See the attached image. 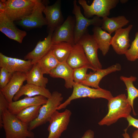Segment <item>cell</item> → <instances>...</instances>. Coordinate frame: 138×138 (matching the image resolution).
<instances>
[{
  "label": "cell",
  "mask_w": 138,
  "mask_h": 138,
  "mask_svg": "<svg viewBox=\"0 0 138 138\" xmlns=\"http://www.w3.org/2000/svg\"><path fill=\"white\" fill-rule=\"evenodd\" d=\"M108 101V112L98 123L99 125L109 126L119 119L126 118L130 115L132 109L125 94L119 95Z\"/></svg>",
  "instance_id": "obj_1"
},
{
  "label": "cell",
  "mask_w": 138,
  "mask_h": 138,
  "mask_svg": "<svg viewBox=\"0 0 138 138\" xmlns=\"http://www.w3.org/2000/svg\"><path fill=\"white\" fill-rule=\"evenodd\" d=\"M2 120L5 138L34 137V134L29 130L28 124L22 122L8 110L3 114Z\"/></svg>",
  "instance_id": "obj_2"
},
{
  "label": "cell",
  "mask_w": 138,
  "mask_h": 138,
  "mask_svg": "<svg viewBox=\"0 0 138 138\" xmlns=\"http://www.w3.org/2000/svg\"><path fill=\"white\" fill-rule=\"evenodd\" d=\"M72 93L68 98L57 108V110L65 109L73 100L88 97L93 99H105L108 100L113 97L111 92L99 88H92L80 84L75 83L73 87Z\"/></svg>",
  "instance_id": "obj_3"
},
{
  "label": "cell",
  "mask_w": 138,
  "mask_h": 138,
  "mask_svg": "<svg viewBox=\"0 0 138 138\" xmlns=\"http://www.w3.org/2000/svg\"><path fill=\"white\" fill-rule=\"evenodd\" d=\"M63 99L61 93L57 91L53 92L51 97L47 98L46 103L41 106L37 118L29 124V130L31 131L49 122Z\"/></svg>",
  "instance_id": "obj_4"
},
{
  "label": "cell",
  "mask_w": 138,
  "mask_h": 138,
  "mask_svg": "<svg viewBox=\"0 0 138 138\" xmlns=\"http://www.w3.org/2000/svg\"><path fill=\"white\" fill-rule=\"evenodd\" d=\"M36 0H7L4 13L14 21H20L30 14Z\"/></svg>",
  "instance_id": "obj_5"
},
{
  "label": "cell",
  "mask_w": 138,
  "mask_h": 138,
  "mask_svg": "<svg viewBox=\"0 0 138 138\" xmlns=\"http://www.w3.org/2000/svg\"><path fill=\"white\" fill-rule=\"evenodd\" d=\"M73 14L75 16V23L74 30L75 44L78 42L81 38L88 31V27L92 25L101 27L102 19L97 16L89 19L84 16L82 13L80 6L77 4V1H73Z\"/></svg>",
  "instance_id": "obj_6"
},
{
  "label": "cell",
  "mask_w": 138,
  "mask_h": 138,
  "mask_svg": "<svg viewBox=\"0 0 138 138\" xmlns=\"http://www.w3.org/2000/svg\"><path fill=\"white\" fill-rule=\"evenodd\" d=\"M119 2L118 0H94L89 5L85 0L78 1L84 10L85 17L88 19L94 16L102 18L108 17L110 10L115 7Z\"/></svg>",
  "instance_id": "obj_7"
},
{
  "label": "cell",
  "mask_w": 138,
  "mask_h": 138,
  "mask_svg": "<svg viewBox=\"0 0 138 138\" xmlns=\"http://www.w3.org/2000/svg\"><path fill=\"white\" fill-rule=\"evenodd\" d=\"M46 1L36 0L35 3L31 13L20 21H16L18 25L24 28L31 29L40 28L47 25V22L43 14Z\"/></svg>",
  "instance_id": "obj_8"
},
{
  "label": "cell",
  "mask_w": 138,
  "mask_h": 138,
  "mask_svg": "<svg viewBox=\"0 0 138 138\" xmlns=\"http://www.w3.org/2000/svg\"><path fill=\"white\" fill-rule=\"evenodd\" d=\"M71 114V111L68 109L62 112L56 111L49 121L47 138H60L62 133L67 129Z\"/></svg>",
  "instance_id": "obj_9"
},
{
  "label": "cell",
  "mask_w": 138,
  "mask_h": 138,
  "mask_svg": "<svg viewBox=\"0 0 138 138\" xmlns=\"http://www.w3.org/2000/svg\"><path fill=\"white\" fill-rule=\"evenodd\" d=\"M78 43L82 47L89 63L96 71L102 69V65L98 59V44L93 35L88 32L81 38Z\"/></svg>",
  "instance_id": "obj_10"
},
{
  "label": "cell",
  "mask_w": 138,
  "mask_h": 138,
  "mask_svg": "<svg viewBox=\"0 0 138 138\" xmlns=\"http://www.w3.org/2000/svg\"><path fill=\"white\" fill-rule=\"evenodd\" d=\"M75 20L71 16H68L63 22L53 32L52 37L53 44L64 42L72 45L74 42V30Z\"/></svg>",
  "instance_id": "obj_11"
},
{
  "label": "cell",
  "mask_w": 138,
  "mask_h": 138,
  "mask_svg": "<svg viewBox=\"0 0 138 138\" xmlns=\"http://www.w3.org/2000/svg\"><path fill=\"white\" fill-rule=\"evenodd\" d=\"M43 13L47 22L48 33H53L55 30L64 22L61 11V1H57L53 4L47 5Z\"/></svg>",
  "instance_id": "obj_12"
},
{
  "label": "cell",
  "mask_w": 138,
  "mask_h": 138,
  "mask_svg": "<svg viewBox=\"0 0 138 138\" xmlns=\"http://www.w3.org/2000/svg\"><path fill=\"white\" fill-rule=\"evenodd\" d=\"M33 65L31 60L9 57L0 53V67L5 68L12 74L16 72L26 73Z\"/></svg>",
  "instance_id": "obj_13"
},
{
  "label": "cell",
  "mask_w": 138,
  "mask_h": 138,
  "mask_svg": "<svg viewBox=\"0 0 138 138\" xmlns=\"http://www.w3.org/2000/svg\"><path fill=\"white\" fill-rule=\"evenodd\" d=\"M14 22L4 13L0 12V31L9 38L21 43L27 32L18 28Z\"/></svg>",
  "instance_id": "obj_14"
},
{
  "label": "cell",
  "mask_w": 138,
  "mask_h": 138,
  "mask_svg": "<svg viewBox=\"0 0 138 138\" xmlns=\"http://www.w3.org/2000/svg\"><path fill=\"white\" fill-rule=\"evenodd\" d=\"M133 26L130 25L126 28L118 30L112 37L111 45L117 54H125L130 47L129 33Z\"/></svg>",
  "instance_id": "obj_15"
},
{
  "label": "cell",
  "mask_w": 138,
  "mask_h": 138,
  "mask_svg": "<svg viewBox=\"0 0 138 138\" xmlns=\"http://www.w3.org/2000/svg\"><path fill=\"white\" fill-rule=\"evenodd\" d=\"M26 79V73L15 72L13 74L10 80L7 85L0 89V91L8 102L10 103L13 101L14 97L23 85Z\"/></svg>",
  "instance_id": "obj_16"
},
{
  "label": "cell",
  "mask_w": 138,
  "mask_h": 138,
  "mask_svg": "<svg viewBox=\"0 0 138 138\" xmlns=\"http://www.w3.org/2000/svg\"><path fill=\"white\" fill-rule=\"evenodd\" d=\"M52 34L48 33L43 40L38 41L34 49L25 56V60H31L33 65L46 55L51 50L53 44L52 40Z\"/></svg>",
  "instance_id": "obj_17"
},
{
  "label": "cell",
  "mask_w": 138,
  "mask_h": 138,
  "mask_svg": "<svg viewBox=\"0 0 138 138\" xmlns=\"http://www.w3.org/2000/svg\"><path fill=\"white\" fill-rule=\"evenodd\" d=\"M66 62L73 69L86 66L94 72L96 71L89 63L82 47L78 43L73 45Z\"/></svg>",
  "instance_id": "obj_18"
},
{
  "label": "cell",
  "mask_w": 138,
  "mask_h": 138,
  "mask_svg": "<svg viewBox=\"0 0 138 138\" xmlns=\"http://www.w3.org/2000/svg\"><path fill=\"white\" fill-rule=\"evenodd\" d=\"M121 70V65L118 63L112 65L108 68L96 70L94 72L88 74L85 79L80 84L85 86L91 87L95 88L100 87L99 83L105 76L112 73L119 71Z\"/></svg>",
  "instance_id": "obj_19"
},
{
  "label": "cell",
  "mask_w": 138,
  "mask_h": 138,
  "mask_svg": "<svg viewBox=\"0 0 138 138\" xmlns=\"http://www.w3.org/2000/svg\"><path fill=\"white\" fill-rule=\"evenodd\" d=\"M47 98L44 96L38 95L33 97L26 96L24 98L9 103L8 111L16 115L23 109L34 105H42L45 103Z\"/></svg>",
  "instance_id": "obj_20"
},
{
  "label": "cell",
  "mask_w": 138,
  "mask_h": 138,
  "mask_svg": "<svg viewBox=\"0 0 138 138\" xmlns=\"http://www.w3.org/2000/svg\"><path fill=\"white\" fill-rule=\"evenodd\" d=\"M73 70L66 62L60 63L50 71L49 74L53 78H63L65 80V87L67 89L72 88L75 83L73 77Z\"/></svg>",
  "instance_id": "obj_21"
},
{
  "label": "cell",
  "mask_w": 138,
  "mask_h": 138,
  "mask_svg": "<svg viewBox=\"0 0 138 138\" xmlns=\"http://www.w3.org/2000/svg\"><path fill=\"white\" fill-rule=\"evenodd\" d=\"M51 94L49 90L46 88L27 83L21 87L14 97L13 100L17 101L23 95L28 97L42 95L48 98L51 97Z\"/></svg>",
  "instance_id": "obj_22"
},
{
  "label": "cell",
  "mask_w": 138,
  "mask_h": 138,
  "mask_svg": "<svg viewBox=\"0 0 138 138\" xmlns=\"http://www.w3.org/2000/svg\"><path fill=\"white\" fill-rule=\"evenodd\" d=\"M93 35L99 49L103 56L108 52L112 37L110 34L103 30L100 27L94 26Z\"/></svg>",
  "instance_id": "obj_23"
},
{
  "label": "cell",
  "mask_w": 138,
  "mask_h": 138,
  "mask_svg": "<svg viewBox=\"0 0 138 138\" xmlns=\"http://www.w3.org/2000/svg\"><path fill=\"white\" fill-rule=\"evenodd\" d=\"M129 21L123 16L109 18L108 17L102 19L101 28L110 34L127 25Z\"/></svg>",
  "instance_id": "obj_24"
},
{
  "label": "cell",
  "mask_w": 138,
  "mask_h": 138,
  "mask_svg": "<svg viewBox=\"0 0 138 138\" xmlns=\"http://www.w3.org/2000/svg\"><path fill=\"white\" fill-rule=\"evenodd\" d=\"M26 74L27 83L46 88L48 79L44 76V74L37 63L33 65Z\"/></svg>",
  "instance_id": "obj_25"
},
{
  "label": "cell",
  "mask_w": 138,
  "mask_h": 138,
  "mask_svg": "<svg viewBox=\"0 0 138 138\" xmlns=\"http://www.w3.org/2000/svg\"><path fill=\"white\" fill-rule=\"evenodd\" d=\"M73 45L62 42L53 44L51 51L60 63L66 62Z\"/></svg>",
  "instance_id": "obj_26"
},
{
  "label": "cell",
  "mask_w": 138,
  "mask_h": 138,
  "mask_svg": "<svg viewBox=\"0 0 138 138\" xmlns=\"http://www.w3.org/2000/svg\"><path fill=\"white\" fill-rule=\"evenodd\" d=\"M120 78L125 85L128 93V101L131 107L133 115L136 116V114L134 109L133 103L134 99L138 97V89L134 86L133 82L136 80L137 78L132 76L127 77L121 76Z\"/></svg>",
  "instance_id": "obj_27"
},
{
  "label": "cell",
  "mask_w": 138,
  "mask_h": 138,
  "mask_svg": "<svg viewBox=\"0 0 138 138\" xmlns=\"http://www.w3.org/2000/svg\"><path fill=\"white\" fill-rule=\"evenodd\" d=\"M59 63L51 50L37 63L44 74H49Z\"/></svg>",
  "instance_id": "obj_28"
},
{
  "label": "cell",
  "mask_w": 138,
  "mask_h": 138,
  "mask_svg": "<svg viewBox=\"0 0 138 138\" xmlns=\"http://www.w3.org/2000/svg\"><path fill=\"white\" fill-rule=\"evenodd\" d=\"M41 105H34L27 107L16 115L23 122L29 124L38 117Z\"/></svg>",
  "instance_id": "obj_29"
},
{
  "label": "cell",
  "mask_w": 138,
  "mask_h": 138,
  "mask_svg": "<svg viewBox=\"0 0 138 138\" xmlns=\"http://www.w3.org/2000/svg\"><path fill=\"white\" fill-rule=\"evenodd\" d=\"M138 53V31L135 35V38L132 42L130 48L128 50L125 55L128 60L134 61L137 59Z\"/></svg>",
  "instance_id": "obj_30"
},
{
  "label": "cell",
  "mask_w": 138,
  "mask_h": 138,
  "mask_svg": "<svg viewBox=\"0 0 138 138\" xmlns=\"http://www.w3.org/2000/svg\"><path fill=\"white\" fill-rule=\"evenodd\" d=\"M89 68L87 66H83L73 69V77L75 83L80 84L87 77V72Z\"/></svg>",
  "instance_id": "obj_31"
},
{
  "label": "cell",
  "mask_w": 138,
  "mask_h": 138,
  "mask_svg": "<svg viewBox=\"0 0 138 138\" xmlns=\"http://www.w3.org/2000/svg\"><path fill=\"white\" fill-rule=\"evenodd\" d=\"M13 74L8 71L3 67L0 69V88L4 87L10 80Z\"/></svg>",
  "instance_id": "obj_32"
},
{
  "label": "cell",
  "mask_w": 138,
  "mask_h": 138,
  "mask_svg": "<svg viewBox=\"0 0 138 138\" xmlns=\"http://www.w3.org/2000/svg\"><path fill=\"white\" fill-rule=\"evenodd\" d=\"M9 103L6 99L4 96L0 91V128L3 127L2 117L3 114L8 110Z\"/></svg>",
  "instance_id": "obj_33"
},
{
  "label": "cell",
  "mask_w": 138,
  "mask_h": 138,
  "mask_svg": "<svg viewBox=\"0 0 138 138\" xmlns=\"http://www.w3.org/2000/svg\"><path fill=\"white\" fill-rule=\"evenodd\" d=\"M126 119L128 123V125L126 129H128L130 126H132L138 129V119L133 118L130 115Z\"/></svg>",
  "instance_id": "obj_34"
},
{
  "label": "cell",
  "mask_w": 138,
  "mask_h": 138,
  "mask_svg": "<svg viewBox=\"0 0 138 138\" xmlns=\"http://www.w3.org/2000/svg\"><path fill=\"white\" fill-rule=\"evenodd\" d=\"M94 133L92 130L89 129L86 131L81 138H94Z\"/></svg>",
  "instance_id": "obj_35"
},
{
  "label": "cell",
  "mask_w": 138,
  "mask_h": 138,
  "mask_svg": "<svg viewBox=\"0 0 138 138\" xmlns=\"http://www.w3.org/2000/svg\"><path fill=\"white\" fill-rule=\"evenodd\" d=\"M6 0H0V12L4 13L6 5Z\"/></svg>",
  "instance_id": "obj_36"
},
{
  "label": "cell",
  "mask_w": 138,
  "mask_h": 138,
  "mask_svg": "<svg viewBox=\"0 0 138 138\" xmlns=\"http://www.w3.org/2000/svg\"><path fill=\"white\" fill-rule=\"evenodd\" d=\"M127 129H126L124 130V133H123L122 135L124 138H130L129 134L127 132Z\"/></svg>",
  "instance_id": "obj_37"
},
{
  "label": "cell",
  "mask_w": 138,
  "mask_h": 138,
  "mask_svg": "<svg viewBox=\"0 0 138 138\" xmlns=\"http://www.w3.org/2000/svg\"><path fill=\"white\" fill-rule=\"evenodd\" d=\"M132 136L133 138H138V129L134 131Z\"/></svg>",
  "instance_id": "obj_38"
},
{
  "label": "cell",
  "mask_w": 138,
  "mask_h": 138,
  "mask_svg": "<svg viewBox=\"0 0 138 138\" xmlns=\"http://www.w3.org/2000/svg\"><path fill=\"white\" fill-rule=\"evenodd\" d=\"M137 59H138V53L137 55Z\"/></svg>",
  "instance_id": "obj_39"
}]
</instances>
